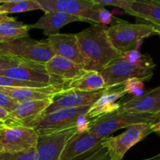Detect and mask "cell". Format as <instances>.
I'll list each match as a JSON object with an SVG mask.
<instances>
[{
    "label": "cell",
    "mask_w": 160,
    "mask_h": 160,
    "mask_svg": "<svg viewBox=\"0 0 160 160\" xmlns=\"http://www.w3.org/2000/svg\"><path fill=\"white\" fill-rule=\"evenodd\" d=\"M156 64L149 55H142L138 61L129 62L120 55L108 64L100 73L104 78L107 88L121 86L127 80L132 78L148 81L152 78Z\"/></svg>",
    "instance_id": "obj_2"
},
{
    "label": "cell",
    "mask_w": 160,
    "mask_h": 160,
    "mask_svg": "<svg viewBox=\"0 0 160 160\" xmlns=\"http://www.w3.org/2000/svg\"><path fill=\"white\" fill-rule=\"evenodd\" d=\"M0 13H19L41 9L37 0H6L0 1Z\"/></svg>",
    "instance_id": "obj_24"
},
{
    "label": "cell",
    "mask_w": 160,
    "mask_h": 160,
    "mask_svg": "<svg viewBox=\"0 0 160 160\" xmlns=\"http://www.w3.org/2000/svg\"><path fill=\"white\" fill-rule=\"evenodd\" d=\"M155 117L156 115L152 114L133 113L117 110L90 120L88 131L98 138L105 139L122 128H128L138 123H151Z\"/></svg>",
    "instance_id": "obj_5"
},
{
    "label": "cell",
    "mask_w": 160,
    "mask_h": 160,
    "mask_svg": "<svg viewBox=\"0 0 160 160\" xmlns=\"http://www.w3.org/2000/svg\"><path fill=\"white\" fill-rule=\"evenodd\" d=\"M159 31H160V28H159Z\"/></svg>",
    "instance_id": "obj_38"
},
{
    "label": "cell",
    "mask_w": 160,
    "mask_h": 160,
    "mask_svg": "<svg viewBox=\"0 0 160 160\" xmlns=\"http://www.w3.org/2000/svg\"><path fill=\"white\" fill-rule=\"evenodd\" d=\"M120 112L156 115L160 112V86L120 104Z\"/></svg>",
    "instance_id": "obj_15"
},
{
    "label": "cell",
    "mask_w": 160,
    "mask_h": 160,
    "mask_svg": "<svg viewBox=\"0 0 160 160\" xmlns=\"http://www.w3.org/2000/svg\"><path fill=\"white\" fill-rule=\"evenodd\" d=\"M143 160H160V153L158 154L157 156H153V157L149 158V159H143Z\"/></svg>",
    "instance_id": "obj_35"
},
{
    "label": "cell",
    "mask_w": 160,
    "mask_h": 160,
    "mask_svg": "<svg viewBox=\"0 0 160 160\" xmlns=\"http://www.w3.org/2000/svg\"><path fill=\"white\" fill-rule=\"evenodd\" d=\"M0 23H2V22H0Z\"/></svg>",
    "instance_id": "obj_39"
},
{
    "label": "cell",
    "mask_w": 160,
    "mask_h": 160,
    "mask_svg": "<svg viewBox=\"0 0 160 160\" xmlns=\"http://www.w3.org/2000/svg\"><path fill=\"white\" fill-rule=\"evenodd\" d=\"M95 4L105 7L107 6H115L124 10L128 5V0H92Z\"/></svg>",
    "instance_id": "obj_29"
},
{
    "label": "cell",
    "mask_w": 160,
    "mask_h": 160,
    "mask_svg": "<svg viewBox=\"0 0 160 160\" xmlns=\"http://www.w3.org/2000/svg\"><path fill=\"white\" fill-rule=\"evenodd\" d=\"M124 11L148 21L158 29L160 28V0H128Z\"/></svg>",
    "instance_id": "obj_20"
},
{
    "label": "cell",
    "mask_w": 160,
    "mask_h": 160,
    "mask_svg": "<svg viewBox=\"0 0 160 160\" xmlns=\"http://www.w3.org/2000/svg\"><path fill=\"white\" fill-rule=\"evenodd\" d=\"M108 38L113 48L120 55L138 50L142 40L152 35H160V31L148 23H131L117 18L108 27Z\"/></svg>",
    "instance_id": "obj_3"
},
{
    "label": "cell",
    "mask_w": 160,
    "mask_h": 160,
    "mask_svg": "<svg viewBox=\"0 0 160 160\" xmlns=\"http://www.w3.org/2000/svg\"><path fill=\"white\" fill-rule=\"evenodd\" d=\"M15 20L13 17H10L6 14H2L0 13V22H5V21H9V20Z\"/></svg>",
    "instance_id": "obj_34"
},
{
    "label": "cell",
    "mask_w": 160,
    "mask_h": 160,
    "mask_svg": "<svg viewBox=\"0 0 160 160\" xmlns=\"http://www.w3.org/2000/svg\"><path fill=\"white\" fill-rule=\"evenodd\" d=\"M0 76L28 82L46 84L49 85H67L68 82L50 75L46 71L45 64L21 61L19 64L0 71Z\"/></svg>",
    "instance_id": "obj_10"
},
{
    "label": "cell",
    "mask_w": 160,
    "mask_h": 160,
    "mask_svg": "<svg viewBox=\"0 0 160 160\" xmlns=\"http://www.w3.org/2000/svg\"><path fill=\"white\" fill-rule=\"evenodd\" d=\"M90 106H82L71 109H62L49 113L41 115L27 127L35 130L38 135L53 134L76 127L80 116L86 114Z\"/></svg>",
    "instance_id": "obj_6"
},
{
    "label": "cell",
    "mask_w": 160,
    "mask_h": 160,
    "mask_svg": "<svg viewBox=\"0 0 160 160\" xmlns=\"http://www.w3.org/2000/svg\"><path fill=\"white\" fill-rule=\"evenodd\" d=\"M103 140L88 131L76 133L64 145L59 160H76L80 156L89 155L101 146Z\"/></svg>",
    "instance_id": "obj_13"
},
{
    "label": "cell",
    "mask_w": 160,
    "mask_h": 160,
    "mask_svg": "<svg viewBox=\"0 0 160 160\" xmlns=\"http://www.w3.org/2000/svg\"><path fill=\"white\" fill-rule=\"evenodd\" d=\"M36 148L20 152H0V160H35Z\"/></svg>",
    "instance_id": "obj_26"
},
{
    "label": "cell",
    "mask_w": 160,
    "mask_h": 160,
    "mask_svg": "<svg viewBox=\"0 0 160 160\" xmlns=\"http://www.w3.org/2000/svg\"><path fill=\"white\" fill-rule=\"evenodd\" d=\"M123 91L128 95H131L132 98L138 97L144 94L145 84L142 80L136 78H130L122 84Z\"/></svg>",
    "instance_id": "obj_25"
},
{
    "label": "cell",
    "mask_w": 160,
    "mask_h": 160,
    "mask_svg": "<svg viewBox=\"0 0 160 160\" xmlns=\"http://www.w3.org/2000/svg\"><path fill=\"white\" fill-rule=\"evenodd\" d=\"M67 89V85H49L41 88L0 87V92L17 102H22L31 100L52 99L55 95Z\"/></svg>",
    "instance_id": "obj_16"
},
{
    "label": "cell",
    "mask_w": 160,
    "mask_h": 160,
    "mask_svg": "<svg viewBox=\"0 0 160 160\" xmlns=\"http://www.w3.org/2000/svg\"><path fill=\"white\" fill-rule=\"evenodd\" d=\"M29 24L16 20L0 23V43L28 36Z\"/></svg>",
    "instance_id": "obj_23"
},
{
    "label": "cell",
    "mask_w": 160,
    "mask_h": 160,
    "mask_svg": "<svg viewBox=\"0 0 160 160\" xmlns=\"http://www.w3.org/2000/svg\"><path fill=\"white\" fill-rule=\"evenodd\" d=\"M39 135L27 126H3L0 128V149L5 152H20L36 148Z\"/></svg>",
    "instance_id": "obj_9"
},
{
    "label": "cell",
    "mask_w": 160,
    "mask_h": 160,
    "mask_svg": "<svg viewBox=\"0 0 160 160\" xmlns=\"http://www.w3.org/2000/svg\"><path fill=\"white\" fill-rule=\"evenodd\" d=\"M150 128L152 132L156 133L160 136V112L156 114L152 121L150 123Z\"/></svg>",
    "instance_id": "obj_33"
},
{
    "label": "cell",
    "mask_w": 160,
    "mask_h": 160,
    "mask_svg": "<svg viewBox=\"0 0 160 160\" xmlns=\"http://www.w3.org/2000/svg\"><path fill=\"white\" fill-rule=\"evenodd\" d=\"M44 12L59 11L83 19L93 24H100L102 6L92 0H37Z\"/></svg>",
    "instance_id": "obj_7"
},
{
    "label": "cell",
    "mask_w": 160,
    "mask_h": 160,
    "mask_svg": "<svg viewBox=\"0 0 160 160\" xmlns=\"http://www.w3.org/2000/svg\"><path fill=\"white\" fill-rule=\"evenodd\" d=\"M46 42L56 56L84 66V59L80 50L76 34H56L47 38Z\"/></svg>",
    "instance_id": "obj_14"
},
{
    "label": "cell",
    "mask_w": 160,
    "mask_h": 160,
    "mask_svg": "<svg viewBox=\"0 0 160 160\" xmlns=\"http://www.w3.org/2000/svg\"><path fill=\"white\" fill-rule=\"evenodd\" d=\"M3 126H4V125H3V124H2V123H1V122H0V128H2V127H3Z\"/></svg>",
    "instance_id": "obj_36"
},
{
    "label": "cell",
    "mask_w": 160,
    "mask_h": 160,
    "mask_svg": "<svg viewBox=\"0 0 160 160\" xmlns=\"http://www.w3.org/2000/svg\"><path fill=\"white\" fill-rule=\"evenodd\" d=\"M86 114H83V115L80 116L79 118H78V120H77V123H76L77 133L84 132V131L88 130L90 120L88 119Z\"/></svg>",
    "instance_id": "obj_31"
},
{
    "label": "cell",
    "mask_w": 160,
    "mask_h": 160,
    "mask_svg": "<svg viewBox=\"0 0 160 160\" xmlns=\"http://www.w3.org/2000/svg\"><path fill=\"white\" fill-rule=\"evenodd\" d=\"M21 59H17V58L12 57V56H8V55L0 54V71L9 67H12V66L17 65L20 63Z\"/></svg>",
    "instance_id": "obj_28"
},
{
    "label": "cell",
    "mask_w": 160,
    "mask_h": 160,
    "mask_svg": "<svg viewBox=\"0 0 160 160\" xmlns=\"http://www.w3.org/2000/svg\"><path fill=\"white\" fill-rule=\"evenodd\" d=\"M45 67L50 75L68 83L81 78L88 72L81 65L56 55L45 62Z\"/></svg>",
    "instance_id": "obj_17"
},
{
    "label": "cell",
    "mask_w": 160,
    "mask_h": 160,
    "mask_svg": "<svg viewBox=\"0 0 160 160\" xmlns=\"http://www.w3.org/2000/svg\"><path fill=\"white\" fill-rule=\"evenodd\" d=\"M77 133V128L40 135L36 145L35 160H59L64 145Z\"/></svg>",
    "instance_id": "obj_12"
},
{
    "label": "cell",
    "mask_w": 160,
    "mask_h": 160,
    "mask_svg": "<svg viewBox=\"0 0 160 160\" xmlns=\"http://www.w3.org/2000/svg\"><path fill=\"white\" fill-rule=\"evenodd\" d=\"M0 152H1V149H0Z\"/></svg>",
    "instance_id": "obj_37"
},
{
    "label": "cell",
    "mask_w": 160,
    "mask_h": 160,
    "mask_svg": "<svg viewBox=\"0 0 160 160\" xmlns=\"http://www.w3.org/2000/svg\"><path fill=\"white\" fill-rule=\"evenodd\" d=\"M107 28L93 24L76 34L86 71L100 72L120 56L108 38Z\"/></svg>",
    "instance_id": "obj_1"
},
{
    "label": "cell",
    "mask_w": 160,
    "mask_h": 160,
    "mask_svg": "<svg viewBox=\"0 0 160 160\" xmlns=\"http://www.w3.org/2000/svg\"><path fill=\"white\" fill-rule=\"evenodd\" d=\"M106 89L108 88L102 89L96 92H81L74 89L62 91L53 96L51 105L42 115L59 109L91 106L106 92Z\"/></svg>",
    "instance_id": "obj_11"
},
{
    "label": "cell",
    "mask_w": 160,
    "mask_h": 160,
    "mask_svg": "<svg viewBox=\"0 0 160 160\" xmlns=\"http://www.w3.org/2000/svg\"><path fill=\"white\" fill-rule=\"evenodd\" d=\"M79 160H110L107 149L101 146L97 148L93 152L88 155L86 157Z\"/></svg>",
    "instance_id": "obj_27"
},
{
    "label": "cell",
    "mask_w": 160,
    "mask_h": 160,
    "mask_svg": "<svg viewBox=\"0 0 160 160\" xmlns=\"http://www.w3.org/2000/svg\"><path fill=\"white\" fill-rule=\"evenodd\" d=\"M152 132L150 123H138L128 127L127 131L116 137H108L102 142L110 160H123L127 152Z\"/></svg>",
    "instance_id": "obj_8"
},
{
    "label": "cell",
    "mask_w": 160,
    "mask_h": 160,
    "mask_svg": "<svg viewBox=\"0 0 160 160\" xmlns=\"http://www.w3.org/2000/svg\"><path fill=\"white\" fill-rule=\"evenodd\" d=\"M0 54L43 64L55 56L46 40L37 41L29 36L0 43Z\"/></svg>",
    "instance_id": "obj_4"
},
{
    "label": "cell",
    "mask_w": 160,
    "mask_h": 160,
    "mask_svg": "<svg viewBox=\"0 0 160 160\" xmlns=\"http://www.w3.org/2000/svg\"><path fill=\"white\" fill-rule=\"evenodd\" d=\"M116 88L106 89V92L90 106L86 114L88 120H92L106 114L116 112L120 109V104L117 102V100L123 98L126 93L123 88Z\"/></svg>",
    "instance_id": "obj_18"
},
{
    "label": "cell",
    "mask_w": 160,
    "mask_h": 160,
    "mask_svg": "<svg viewBox=\"0 0 160 160\" xmlns=\"http://www.w3.org/2000/svg\"><path fill=\"white\" fill-rule=\"evenodd\" d=\"M121 56L129 62H134L138 61L142 57V54L139 50H133V51L123 53L121 54Z\"/></svg>",
    "instance_id": "obj_32"
},
{
    "label": "cell",
    "mask_w": 160,
    "mask_h": 160,
    "mask_svg": "<svg viewBox=\"0 0 160 160\" xmlns=\"http://www.w3.org/2000/svg\"><path fill=\"white\" fill-rule=\"evenodd\" d=\"M18 103L19 102L14 101L13 99H12L7 95L3 94L2 92H0V106L6 109L9 112H12L15 109Z\"/></svg>",
    "instance_id": "obj_30"
},
{
    "label": "cell",
    "mask_w": 160,
    "mask_h": 160,
    "mask_svg": "<svg viewBox=\"0 0 160 160\" xmlns=\"http://www.w3.org/2000/svg\"><path fill=\"white\" fill-rule=\"evenodd\" d=\"M76 21H84V20L76 16L70 15L63 12L48 11L45 12L44 15L35 23L29 24V27L30 29H42L44 34L49 37L59 34V30L65 25Z\"/></svg>",
    "instance_id": "obj_19"
},
{
    "label": "cell",
    "mask_w": 160,
    "mask_h": 160,
    "mask_svg": "<svg viewBox=\"0 0 160 160\" xmlns=\"http://www.w3.org/2000/svg\"><path fill=\"white\" fill-rule=\"evenodd\" d=\"M52 99L31 100L19 102L10 113L20 126H28L46 110L51 105Z\"/></svg>",
    "instance_id": "obj_21"
},
{
    "label": "cell",
    "mask_w": 160,
    "mask_h": 160,
    "mask_svg": "<svg viewBox=\"0 0 160 160\" xmlns=\"http://www.w3.org/2000/svg\"><path fill=\"white\" fill-rule=\"evenodd\" d=\"M67 87L81 92H96L107 88L102 75L98 71H88L81 78L69 82Z\"/></svg>",
    "instance_id": "obj_22"
}]
</instances>
